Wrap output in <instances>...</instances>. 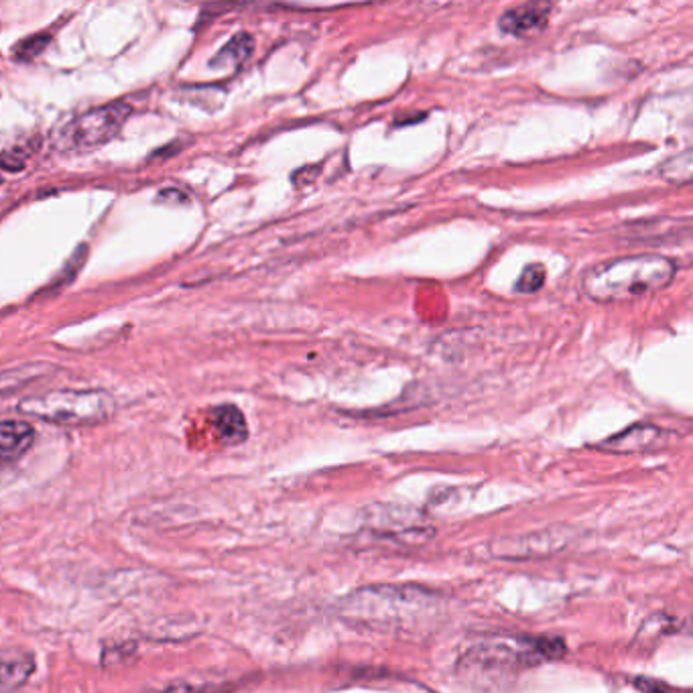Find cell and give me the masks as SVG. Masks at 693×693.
<instances>
[{
  "mask_svg": "<svg viewBox=\"0 0 693 693\" xmlns=\"http://www.w3.org/2000/svg\"><path fill=\"white\" fill-rule=\"evenodd\" d=\"M21 411L57 425H88L107 420L112 401L98 391H54L23 401Z\"/></svg>",
  "mask_w": 693,
  "mask_h": 693,
  "instance_id": "277c9868",
  "label": "cell"
},
{
  "mask_svg": "<svg viewBox=\"0 0 693 693\" xmlns=\"http://www.w3.org/2000/svg\"><path fill=\"white\" fill-rule=\"evenodd\" d=\"M659 176L669 183H693V147L669 157L659 167Z\"/></svg>",
  "mask_w": 693,
  "mask_h": 693,
  "instance_id": "4fadbf2b",
  "label": "cell"
},
{
  "mask_svg": "<svg viewBox=\"0 0 693 693\" xmlns=\"http://www.w3.org/2000/svg\"><path fill=\"white\" fill-rule=\"evenodd\" d=\"M212 422L216 427L217 434L222 437L224 444L228 446H238L243 444L248 435L246 429L245 415L232 405H220L212 411Z\"/></svg>",
  "mask_w": 693,
  "mask_h": 693,
  "instance_id": "8fae6325",
  "label": "cell"
},
{
  "mask_svg": "<svg viewBox=\"0 0 693 693\" xmlns=\"http://www.w3.org/2000/svg\"><path fill=\"white\" fill-rule=\"evenodd\" d=\"M675 271V262L661 255H630L592 267L585 272L584 291L600 303L639 300L666 289Z\"/></svg>",
  "mask_w": 693,
  "mask_h": 693,
  "instance_id": "7a4b0ae2",
  "label": "cell"
},
{
  "mask_svg": "<svg viewBox=\"0 0 693 693\" xmlns=\"http://www.w3.org/2000/svg\"><path fill=\"white\" fill-rule=\"evenodd\" d=\"M340 614L354 625L415 633L434 625L441 600L417 585H370L344 600Z\"/></svg>",
  "mask_w": 693,
  "mask_h": 693,
  "instance_id": "6da1fadb",
  "label": "cell"
},
{
  "mask_svg": "<svg viewBox=\"0 0 693 693\" xmlns=\"http://www.w3.org/2000/svg\"><path fill=\"white\" fill-rule=\"evenodd\" d=\"M253 49H255L253 35L241 31L210 59V68H238L253 55Z\"/></svg>",
  "mask_w": 693,
  "mask_h": 693,
  "instance_id": "7c38bea8",
  "label": "cell"
},
{
  "mask_svg": "<svg viewBox=\"0 0 693 693\" xmlns=\"http://www.w3.org/2000/svg\"><path fill=\"white\" fill-rule=\"evenodd\" d=\"M669 434L666 429L651 425V423H637L621 434L612 435L606 441L600 444V449H606L612 454H642L666 446Z\"/></svg>",
  "mask_w": 693,
  "mask_h": 693,
  "instance_id": "52a82bcc",
  "label": "cell"
},
{
  "mask_svg": "<svg viewBox=\"0 0 693 693\" xmlns=\"http://www.w3.org/2000/svg\"><path fill=\"white\" fill-rule=\"evenodd\" d=\"M35 432L33 427L25 422H7L0 425V454H2V462L11 463L19 460L33 444Z\"/></svg>",
  "mask_w": 693,
  "mask_h": 693,
  "instance_id": "9c48e42d",
  "label": "cell"
},
{
  "mask_svg": "<svg viewBox=\"0 0 693 693\" xmlns=\"http://www.w3.org/2000/svg\"><path fill=\"white\" fill-rule=\"evenodd\" d=\"M128 114L131 109L124 102H112L80 114L59 131L57 147L62 150L96 149L116 136Z\"/></svg>",
  "mask_w": 693,
  "mask_h": 693,
  "instance_id": "5b68a950",
  "label": "cell"
},
{
  "mask_svg": "<svg viewBox=\"0 0 693 693\" xmlns=\"http://www.w3.org/2000/svg\"><path fill=\"white\" fill-rule=\"evenodd\" d=\"M49 42H52V35H47V33H40V35L27 37V40H23V42L14 45V57L21 59V62H31V59H35L37 55L43 54V49L49 45Z\"/></svg>",
  "mask_w": 693,
  "mask_h": 693,
  "instance_id": "5bb4252c",
  "label": "cell"
},
{
  "mask_svg": "<svg viewBox=\"0 0 693 693\" xmlns=\"http://www.w3.org/2000/svg\"><path fill=\"white\" fill-rule=\"evenodd\" d=\"M575 541V533L566 527L533 530L515 537H504L494 545V556L501 559H544L566 551Z\"/></svg>",
  "mask_w": 693,
  "mask_h": 693,
  "instance_id": "8992f818",
  "label": "cell"
},
{
  "mask_svg": "<svg viewBox=\"0 0 693 693\" xmlns=\"http://www.w3.org/2000/svg\"><path fill=\"white\" fill-rule=\"evenodd\" d=\"M35 671V661L29 652L21 649H7L2 652V690L4 692H13L16 688H21L25 681L33 675Z\"/></svg>",
  "mask_w": 693,
  "mask_h": 693,
  "instance_id": "30bf717a",
  "label": "cell"
},
{
  "mask_svg": "<svg viewBox=\"0 0 693 693\" xmlns=\"http://www.w3.org/2000/svg\"><path fill=\"white\" fill-rule=\"evenodd\" d=\"M545 283L544 265H529L525 271L521 272L517 281L518 293H537Z\"/></svg>",
  "mask_w": 693,
  "mask_h": 693,
  "instance_id": "9a60e30c",
  "label": "cell"
},
{
  "mask_svg": "<svg viewBox=\"0 0 693 693\" xmlns=\"http://www.w3.org/2000/svg\"><path fill=\"white\" fill-rule=\"evenodd\" d=\"M551 14V4L547 2H527L508 9L499 21V29L513 37H533L541 33Z\"/></svg>",
  "mask_w": 693,
  "mask_h": 693,
  "instance_id": "ba28073f",
  "label": "cell"
},
{
  "mask_svg": "<svg viewBox=\"0 0 693 693\" xmlns=\"http://www.w3.org/2000/svg\"><path fill=\"white\" fill-rule=\"evenodd\" d=\"M563 655L561 640L547 639H494L478 640L460 659V673L466 680H499L521 669L537 666L541 661L558 659Z\"/></svg>",
  "mask_w": 693,
  "mask_h": 693,
  "instance_id": "3957f363",
  "label": "cell"
}]
</instances>
